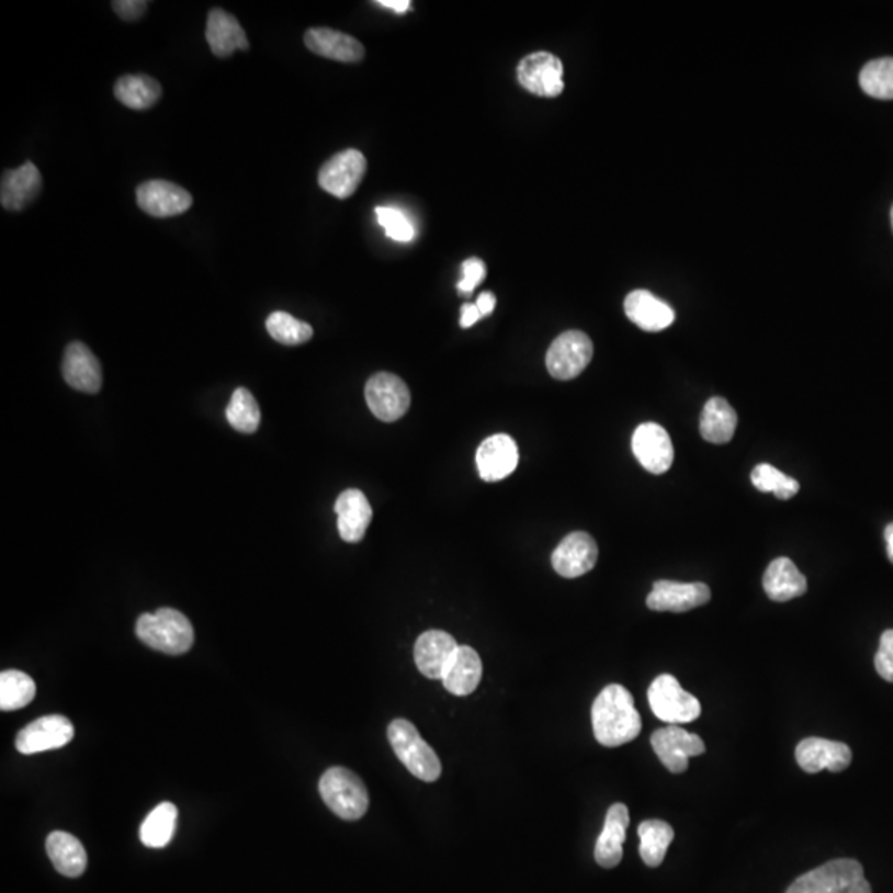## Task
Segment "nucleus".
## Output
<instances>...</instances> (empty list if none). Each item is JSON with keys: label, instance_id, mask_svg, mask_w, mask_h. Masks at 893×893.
Listing matches in <instances>:
<instances>
[{"label": "nucleus", "instance_id": "1", "mask_svg": "<svg viewBox=\"0 0 893 893\" xmlns=\"http://www.w3.org/2000/svg\"><path fill=\"white\" fill-rule=\"evenodd\" d=\"M592 730L602 746L615 748L637 738L642 720L634 699L625 687L612 683L606 687L592 703Z\"/></svg>", "mask_w": 893, "mask_h": 893}, {"label": "nucleus", "instance_id": "2", "mask_svg": "<svg viewBox=\"0 0 893 893\" xmlns=\"http://www.w3.org/2000/svg\"><path fill=\"white\" fill-rule=\"evenodd\" d=\"M136 635L148 647L168 655H181L194 644V628L182 612L161 608L155 614H143L136 622Z\"/></svg>", "mask_w": 893, "mask_h": 893}, {"label": "nucleus", "instance_id": "3", "mask_svg": "<svg viewBox=\"0 0 893 893\" xmlns=\"http://www.w3.org/2000/svg\"><path fill=\"white\" fill-rule=\"evenodd\" d=\"M787 893H872L862 863L854 859L829 860L798 877Z\"/></svg>", "mask_w": 893, "mask_h": 893}, {"label": "nucleus", "instance_id": "4", "mask_svg": "<svg viewBox=\"0 0 893 893\" xmlns=\"http://www.w3.org/2000/svg\"><path fill=\"white\" fill-rule=\"evenodd\" d=\"M319 794L326 806L344 821H358L368 813L370 796L357 772L335 766L319 779Z\"/></svg>", "mask_w": 893, "mask_h": 893}, {"label": "nucleus", "instance_id": "5", "mask_svg": "<svg viewBox=\"0 0 893 893\" xmlns=\"http://www.w3.org/2000/svg\"><path fill=\"white\" fill-rule=\"evenodd\" d=\"M387 738L397 758L426 783H433L442 775V762L432 748L423 742L416 726L409 720L397 719L387 728Z\"/></svg>", "mask_w": 893, "mask_h": 893}, {"label": "nucleus", "instance_id": "6", "mask_svg": "<svg viewBox=\"0 0 893 893\" xmlns=\"http://www.w3.org/2000/svg\"><path fill=\"white\" fill-rule=\"evenodd\" d=\"M648 705L662 722L668 725H683L696 722L702 713L700 700L686 692L674 676H658L648 687Z\"/></svg>", "mask_w": 893, "mask_h": 893}, {"label": "nucleus", "instance_id": "7", "mask_svg": "<svg viewBox=\"0 0 893 893\" xmlns=\"http://www.w3.org/2000/svg\"><path fill=\"white\" fill-rule=\"evenodd\" d=\"M595 347L586 332L572 329L551 343L546 353L547 373L557 381L578 377L591 363Z\"/></svg>", "mask_w": 893, "mask_h": 893}, {"label": "nucleus", "instance_id": "8", "mask_svg": "<svg viewBox=\"0 0 893 893\" xmlns=\"http://www.w3.org/2000/svg\"><path fill=\"white\" fill-rule=\"evenodd\" d=\"M565 68L550 52H534L518 64L517 78L521 87L541 98H556L565 90Z\"/></svg>", "mask_w": 893, "mask_h": 893}, {"label": "nucleus", "instance_id": "9", "mask_svg": "<svg viewBox=\"0 0 893 893\" xmlns=\"http://www.w3.org/2000/svg\"><path fill=\"white\" fill-rule=\"evenodd\" d=\"M366 169V158L358 149L338 152L319 169V188L338 199L351 197L360 188Z\"/></svg>", "mask_w": 893, "mask_h": 893}, {"label": "nucleus", "instance_id": "10", "mask_svg": "<svg viewBox=\"0 0 893 893\" xmlns=\"http://www.w3.org/2000/svg\"><path fill=\"white\" fill-rule=\"evenodd\" d=\"M364 396L371 412L383 422H396L409 410V387L396 374L377 373L371 376Z\"/></svg>", "mask_w": 893, "mask_h": 893}, {"label": "nucleus", "instance_id": "11", "mask_svg": "<svg viewBox=\"0 0 893 893\" xmlns=\"http://www.w3.org/2000/svg\"><path fill=\"white\" fill-rule=\"evenodd\" d=\"M651 743L662 765L676 775L689 769L692 756L705 753V743L699 735L677 725L665 726L652 733Z\"/></svg>", "mask_w": 893, "mask_h": 893}, {"label": "nucleus", "instance_id": "12", "mask_svg": "<svg viewBox=\"0 0 893 893\" xmlns=\"http://www.w3.org/2000/svg\"><path fill=\"white\" fill-rule=\"evenodd\" d=\"M632 452L638 464L654 475H662L672 467L676 451L667 430L655 422H645L632 436Z\"/></svg>", "mask_w": 893, "mask_h": 893}, {"label": "nucleus", "instance_id": "13", "mask_svg": "<svg viewBox=\"0 0 893 893\" xmlns=\"http://www.w3.org/2000/svg\"><path fill=\"white\" fill-rule=\"evenodd\" d=\"M598 554L595 538L585 531H575L557 544L551 556V563L557 575L575 579L595 568Z\"/></svg>", "mask_w": 893, "mask_h": 893}, {"label": "nucleus", "instance_id": "14", "mask_svg": "<svg viewBox=\"0 0 893 893\" xmlns=\"http://www.w3.org/2000/svg\"><path fill=\"white\" fill-rule=\"evenodd\" d=\"M75 728L70 720L61 715L42 716L21 730L15 746L22 755L50 751L68 745L74 739Z\"/></svg>", "mask_w": 893, "mask_h": 893}, {"label": "nucleus", "instance_id": "15", "mask_svg": "<svg viewBox=\"0 0 893 893\" xmlns=\"http://www.w3.org/2000/svg\"><path fill=\"white\" fill-rule=\"evenodd\" d=\"M712 591L703 583H676L660 579L647 596V608L657 612H687L705 606Z\"/></svg>", "mask_w": 893, "mask_h": 893}, {"label": "nucleus", "instance_id": "16", "mask_svg": "<svg viewBox=\"0 0 893 893\" xmlns=\"http://www.w3.org/2000/svg\"><path fill=\"white\" fill-rule=\"evenodd\" d=\"M139 208L152 217L168 218L184 214L192 207V195L174 182L152 179L136 189Z\"/></svg>", "mask_w": 893, "mask_h": 893}, {"label": "nucleus", "instance_id": "17", "mask_svg": "<svg viewBox=\"0 0 893 893\" xmlns=\"http://www.w3.org/2000/svg\"><path fill=\"white\" fill-rule=\"evenodd\" d=\"M796 761L806 772L829 769L840 772L852 762V749L846 743L826 738H806L796 746Z\"/></svg>", "mask_w": 893, "mask_h": 893}, {"label": "nucleus", "instance_id": "18", "mask_svg": "<svg viewBox=\"0 0 893 893\" xmlns=\"http://www.w3.org/2000/svg\"><path fill=\"white\" fill-rule=\"evenodd\" d=\"M518 465L517 442L507 433H497L482 442L477 451V467L482 481L500 482L513 474Z\"/></svg>", "mask_w": 893, "mask_h": 893}, {"label": "nucleus", "instance_id": "19", "mask_svg": "<svg viewBox=\"0 0 893 893\" xmlns=\"http://www.w3.org/2000/svg\"><path fill=\"white\" fill-rule=\"evenodd\" d=\"M61 371H64L68 386L80 393L97 394L103 384L100 361L91 353L87 344L78 343V341L68 344L65 350Z\"/></svg>", "mask_w": 893, "mask_h": 893}, {"label": "nucleus", "instance_id": "20", "mask_svg": "<svg viewBox=\"0 0 893 893\" xmlns=\"http://www.w3.org/2000/svg\"><path fill=\"white\" fill-rule=\"evenodd\" d=\"M459 644L443 631H427L417 638L414 658L417 668L427 679H442L446 665L457 651Z\"/></svg>", "mask_w": 893, "mask_h": 893}, {"label": "nucleus", "instance_id": "21", "mask_svg": "<svg viewBox=\"0 0 893 893\" xmlns=\"http://www.w3.org/2000/svg\"><path fill=\"white\" fill-rule=\"evenodd\" d=\"M42 191V174L34 162H25L21 168L8 169L2 174L0 202L5 211L18 212L27 207Z\"/></svg>", "mask_w": 893, "mask_h": 893}, {"label": "nucleus", "instance_id": "22", "mask_svg": "<svg viewBox=\"0 0 893 893\" xmlns=\"http://www.w3.org/2000/svg\"><path fill=\"white\" fill-rule=\"evenodd\" d=\"M624 312L638 328L648 332L662 331L676 321V312L664 299L647 290H634L624 302Z\"/></svg>", "mask_w": 893, "mask_h": 893}, {"label": "nucleus", "instance_id": "23", "mask_svg": "<svg viewBox=\"0 0 893 893\" xmlns=\"http://www.w3.org/2000/svg\"><path fill=\"white\" fill-rule=\"evenodd\" d=\"M305 45L313 54L341 64H357L366 54L360 41L332 29H309L305 34Z\"/></svg>", "mask_w": 893, "mask_h": 893}, {"label": "nucleus", "instance_id": "24", "mask_svg": "<svg viewBox=\"0 0 893 893\" xmlns=\"http://www.w3.org/2000/svg\"><path fill=\"white\" fill-rule=\"evenodd\" d=\"M205 38L212 54L218 58H227L237 50L247 52L250 48L249 38L246 31L240 27L239 21L218 8L208 12Z\"/></svg>", "mask_w": 893, "mask_h": 893}, {"label": "nucleus", "instance_id": "25", "mask_svg": "<svg viewBox=\"0 0 893 893\" xmlns=\"http://www.w3.org/2000/svg\"><path fill=\"white\" fill-rule=\"evenodd\" d=\"M338 531L347 543H360L373 520V508L366 495L357 488L343 491L335 504Z\"/></svg>", "mask_w": 893, "mask_h": 893}, {"label": "nucleus", "instance_id": "26", "mask_svg": "<svg viewBox=\"0 0 893 893\" xmlns=\"http://www.w3.org/2000/svg\"><path fill=\"white\" fill-rule=\"evenodd\" d=\"M629 823H631V817H629L625 804L618 803L609 807L604 829L596 843L595 859L599 866L604 869H614L621 863L622 854H624L622 846H624Z\"/></svg>", "mask_w": 893, "mask_h": 893}, {"label": "nucleus", "instance_id": "27", "mask_svg": "<svg viewBox=\"0 0 893 893\" xmlns=\"http://www.w3.org/2000/svg\"><path fill=\"white\" fill-rule=\"evenodd\" d=\"M484 667L481 655L468 645H459L443 674V687L457 697L471 696L477 690Z\"/></svg>", "mask_w": 893, "mask_h": 893}, {"label": "nucleus", "instance_id": "28", "mask_svg": "<svg viewBox=\"0 0 893 893\" xmlns=\"http://www.w3.org/2000/svg\"><path fill=\"white\" fill-rule=\"evenodd\" d=\"M762 588L771 601L787 602L806 595L807 579L790 557H778L766 568Z\"/></svg>", "mask_w": 893, "mask_h": 893}, {"label": "nucleus", "instance_id": "29", "mask_svg": "<svg viewBox=\"0 0 893 893\" xmlns=\"http://www.w3.org/2000/svg\"><path fill=\"white\" fill-rule=\"evenodd\" d=\"M47 852L57 872L65 877H80L87 869L88 857L83 844L64 830L47 837Z\"/></svg>", "mask_w": 893, "mask_h": 893}, {"label": "nucleus", "instance_id": "30", "mask_svg": "<svg viewBox=\"0 0 893 893\" xmlns=\"http://www.w3.org/2000/svg\"><path fill=\"white\" fill-rule=\"evenodd\" d=\"M738 416L723 397H712L700 417V433L710 443H726L735 436Z\"/></svg>", "mask_w": 893, "mask_h": 893}, {"label": "nucleus", "instance_id": "31", "mask_svg": "<svg viewBox=\"0 0 893 893\" xmlns=\"http://www.w3.org/2000/svg\"><path fill=\"white\" fill-rule=\"evenodd\" d=\"M161 83L148 75H125L115 84V97L129 110L145 111L161 98Z\"/></svg>", "mask_w": 893, "mask_h": 893}, {"label": "nucleus", "instance_id": "32", "mask_svg": "<svg viewBox=\"0 0 893 893\" xmlns=\"http://www.w3.org/2000/svg\"><path fill=\"white\" fill-rule=\"evenodd\" d=\"M638 837H641V852L642 860L645 866L658 867L664 862L665 854H667L668 846L672 844L676 833L670 824L660 819L644 821L638 826Z\"/></svg>", "mask_w": 893, "mask_h": 893}, {"label": "nucleus", "instance_id": "33", "mask_svg": "<svg viewBox=\"0 0 893 893\" xmlns=\"http://www.w3.org/2000/svg\"><path fill=\"white\" fill-rule=\"evenodd\" d=\"M178 824V807L172 803H161L146 816L139 829V837L146 847L161 849L171 843Z\"/></svg>", "mask_w": 893, "mask_h": 893}, {"label": "nucleus", "instance_id": "34", "mask_svg": "<svg viewBox=\"0 0 893 893\" xmlns=\"http://www.w3.org/2000/svg\"><path fill=\"white\" fill-rule=\"evenodd\" d=\"M35 682L21 670H5L0 674V710L14 712L24 709L35 699Z\"/></svg>", "mask_w": 893, "mask_h": 893}, {"label": "nucleus", "instance_id": "35", "mask_svg": "<svg viewBox=\"0 0 893 893\" xmlns=\"http://www.w3.org/2000/svg\"><path fill=\"white\" fill-rule=\"evenodd\" d=\"M860 88L877 100H893V58H877L860 70Z\"/></svg>", "mask_w": 893, "mask_h": 893}, {"label": "nucleus", "instance_id": "36", "mask_svg": "<svg viewBox=\"0 0 893 893\" xmlns=\"http://www.w3.org/2000/svg\"><path fill=\"white\" fill-rule=\"evenodd\" d=\"M267 331L273 340L285 347H298L313 338L312 325L286 312H273L267 318Z\"/></svg>", "mask_w": 893, "mask_h": 893}, {"label": "nucleus", "instance_id": "37", "mask_svg": "<svg viewBox=\"0 0 893 893\" xmlns=\"http://www.w3.org/2000/svg\"><path fill=\"white\" fill-rule=\"evenodd\" d=\"M226 416L230 426L242 433L256 432L259 429L260 419H262L256 397L246 387H239L233 394V399H230L226 409Z\"/></svg>", "mask_w": 893, "mask_h": 893}, {"label": "nucleus", "instance_id": "38", "mask_svg": "<svg viewBox=\"0 0 893 893\" xmlns=\"http://www.w3.org/2000/svg\"><path fill=\"white\" fill-rule=\"evenodd\" d=\"M751 482L759 491L772 494L779 500H790L801 488L796 478L788 477L769 464L756 465L751 472Z\"/></svg>", "mask_w": 893, "mask_h": 893}, {"label": "nucleus", "instance_id": "39", "mask_svg": "<svg viewBox=\"0 0 893 893\" xmlns=\"http://www.w3.org/2000/svg\"><path fill=\"white\" fill-rule=\"evenodd\" d=\"M377 222L386 230V236L396 242H412L416 237L412 224L400 208L381 205L376 208Z\"/></svg>", "mask_w": 893, "mask_h": 893}, {"label": "nucleus", "instance_id": "40", "mask_svg": "<svg viewBox=\"0 0 893 893\" xmlns=\"http://www.w3.org/2000/svg\"><path fill=\"white\" fill-rule=\"evenodd\" d=\"M875 668L879 676L893 683V629L883 632L879 651L875 654Z\"/></svg>", "mask_w": 893, "mask_h": 893}, {"label": "nucleus", "instance_id": "41", "mask_svg": "<svg viewBox=\"0 0 893 893\" xmlns=\"http://www.w3.org/2000/svg\"><path fill=\"white\" fill-rule=\"evenodd\" d=\"M462 273H464V279L459 282L457 289L459 292L468 295L484 282L485 276H487V267L477 257H472V259H467L462 263Z\"/></svg>", "mask_w": 893, "mask_h": 893}, {"label": "nucleus", "instance_id": "42", "mask_svg": "<svg viewBox=\"0 0 893 893\" xmlns=\"http://www.w3.org/2000/svg\"><path fill=\"white\" fill-rule=\"evenodd\" d=\"M148 2L146 0H116L113 2V11L123 19V21L135 22L145 15L148 11Z\"/></svg>", "mask_w": 893, "mask_h": 893}, {"label": "nucleus", "instance_id": "43", "mask_svg": "<svg viewBox=\"0 0 893 893\" xmlns=\"http://www.w3.org/2000/svg\"><path fill=\"white\" fill-rule=\"evenodd\" d=\"M482 318L481 312H478L477 305L475 303H465L462 305V315H461V325L462 328H471L474 326L478 319Z\"/></svg>", "mask_w": 893, "mask_h": 893}, {"label": "nucleus", "instance_id": "44", "mask_svg": "<svg viewBox=\"0 0 893 893\" xmlns=\"http://www.w3.org/2000/svg\"><path fill=\"white\" fill-rule=\"evenodd\" d=\"M478 312H481L482 318L485 316H490L494 313L495 305H497V298H495L494 293L485 292L478 296L477 303Z\"/></svg>", "mask_w": 893, "mask_h": 893}, {"label": "nucleus", "instance_id": "45", "mask_svg": "<svg viewBox=\"0 0 893 893\" xmlns=\"http://www.w3.org/2000/svg\"><path fill=\"white\" fill-rule=\"evenodd\" d=\"M376 4L381 5V8L389 9V11H394L396 14H406L407 11H410L409 0H380Z\"/></svg>", "mask_w": 893, "mask_h": 893}, {"label": "nucleus", "instance_id": "46", "mask_svg": "<svg viewBox=\"0 0 893 893\" xmlns=\"http://www.w3.org/2000/svg\"><path fill=\"white\" fill-rule=\"evenodd\" d=\"M885 543H886V556H889L890 562L893 563V523L886 524Z\"/></svg>", "mask_w": 893, "mask_h": 893}, {"label": "nucleus", "instance_id": "47", "mask_svg": "<svg viewBox=\"0 0 893 893\" xmlns=\"http://www.w3.org/2000/svg\"><path fill=\"white\" fill-rule=\"evenodd\" d=\"M890 217H892V227H893V207H892V214H890Z\"/></svg>", "mask_w": 893, "mask_h": 893}]
</instances>
